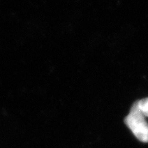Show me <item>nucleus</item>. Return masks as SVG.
Listing matches in <instances>:
<instances>
[{
    "mask_svg": "<svg viewBox=\"0 0 148 148\" xmlns=\"http://www.w3.org/2000/svg\"><path fill=\"white\" fill-rule=\"evenodd\" d=\"M124 122L139 141L148 143V122L136 102L133 103L129 114L124 119Z\"/></svg>",
    "mask_w": 148,
    "mask_h": 148,
    "instance_id": "f257e3e1",
    "label": "nucleus"
},
{
    "mask_svg": "<svg viewBox=\"0 0 148 148\" xmlns=\"http://www.w3.org/2000/svg\"><path fill=\"white\" fill-rule=\"evenodd\" d=\"M140 112L145 116H148V97L135 101Z\"/></svg>",
    "mask_w": 148,
    "mask_h": 148,
    "instance_id": "f03ea898",
    "label": "nucleus"
}]
</instances>
